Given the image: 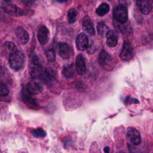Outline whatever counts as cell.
<instances>
[{
    "label": "cell",
    "instance_id": "cell-22",
    "mask_svg": "<svg viewBox=\"0 0 153 153\" xmlns=\"http://www.w3.org/2000/svg\"><path fill=\"white\" fill-rule=\"evenodd\" d=\"M76 11L74 8H70L68 11V20L69 23H74L76 20Z\"/></svg>",
    "mask_w": 153,
    "mask_h": 153
},
{
    "label": "cell",
    "instance_id": "cell-11",
    "mask_svg": "<svg viewBox=\"0 0 153 153\" xmlns=\"http://www.w3.org/2000/svg\"><path fill=\"white\" fill-rule=\"evenodd\" d=\"M37 37L39 42L41 45H44L48 42L50 38V32L45 26H41L39 28Z\"/></svg>",
    "mask_w": 153,
    "mask_h": 153
},
{
    "label": "cell",
    "instance_id": "cell-5",
    "mask_svg": "<svg viewBox=\"0 0 153 153\" xmlns=\"http://www.w3.org/2000/svg\"><path fill=\"white\" fill-rule=\"evenodd\" d=\"M134 56V49L131 44L128 41H124L123 48L120 54L121 59L124 61H128L133 58Z\"/></svg>",
    "mask_w": 153,
    "mask_h": 153
},
{
    "label": "cell",
    "instance_id": "cell-17",
    "mask_svg": "<svg viewBox=\"0 0 153 153\" xmlns=\"http://www.w3.org/2000/svg\"><path fill=\"white\" fill-rule=\"evenodd\" d=\"M82 28L84 31L91 35L95 34V29L93 22L90 20H86L82 23Z\"/></svg>",
    "mask_w": 153,
    "mask_h": 153
},
{
    "label": "cell",
    "instance_id": "cell-30",
    "mask_svg": "<svg viewBox=\"0 0 153 153\" xmlns=\"http://www.w3.org/2000/svg\"><path fill=\"white\" fill-rule=\"evenodd\" d=\"M3 1H4L5 2H10L11 0H3Z\"/></svg>",
    "mask_w": 153,
    "mask_h": 153
},
{
    "label": "cell",
    "instance_id": "cell-10",
    "mask_svg": "<svg viewBox=\"0 0 153 153\" xmlns=\"http://www.w3.org/2000/svg\"><path fill=\"white\" fill-rule=\"evenodd\" d=\"M27 92L32 95H36L42 92L43 87L41 84L35 80L30 81L26 86Z\"/></svg>",
    "mask_w": 153,
    "mask_h": 153
},
{
    "label": "cell",
    "instance_id": "cell-8",
    "mask_svg": "<svg viewBox=\"0 0 153 153\" xmlns=\"http://www.w3.org/2000/svg\"><path fill=\"white\" fill-rule=\"evenodd\" d=\"M56 73L55 71L51 68H47L45 69L44 72L42 74L41 78L42 81L46 84H52L56 79Z\"/></svg>",
    "mask_w": 153,
    "mask_h": 153
},
{
    "label": "cell",
    "instance_id": "cell-3",
    "mask_svg": "<svg viewBox=\"0 0 153 153\" xmlns=\"http://www.w3.org/2000/svg\"><path fill=\"white\" fill-rule=\"evenodd\" d=\"M114 19L120 23H124L128 19V12L127 8L123 5L115 7L112 12Z\"/></svg>",
    "mask_w": 153,
    "mask_h": 153
},
{
    "label": "cell",
    "instance_id": "cell-23",
    "mask_svg": "<svg viewBox=\"0 0 153 153\" xmlns=\"http://www.w3.org/2000/svg\"><path fill=\"white\" fill-rule=\"evenodd\" d=\"M32 134L36 138H38V137L44 138L46 136V132L41 128L33 129L32 131Z\"/></svg>",
    "mask_w": 153,
    "mask_h": 153
},
{
    "label": "cell",
    "instance_id": "cell-7",
    "mask_svg": "<svg viewBox=\"0 0 153 153\" xmlns=\"http://www.w3.org/2000/svg\"><path fill=\"white\" fill-rule=\"evenodd\" d=\"M127 137L129 142L133 145H137L141 142V137L139 131L134 127H128L127 131Z\"/></svg>",
    "mask_w": 153,
    "mask_h": 153
},
{
    "label": "cell",
    "instance_id": "cell-15",
    "mask_svg": "<svg viewBox=\"0 0 153 153\" xmlns=\"http://www.w3.org/2000/svg\"><path fill=\"white\" fill-rule=\"evenodd\" d=\"M138 5L140 12L143 14H148L152 10L149 0H139Z\"/></svg>",
    "mask_w": 153,
    "mask_h": 153
},
{
    "label": "cell",
    "instance_id": "cell-18",
    "mask_svg": "<svg viewBox=\"0 0 153 153\" xmlns=\"http://www.w3.org/2000/svg\"><path fill=\"white\" fill-rule=\"evenodd\" d=\"M75 69L73 63L65 66L62 70V74L66 78L73 77L75 75Z\"/></svg>",
    "mask_w": 153,
    "mask_h": 153
},
{
    "label": "cell",
    "instance_id": "cell-27",
    "mask_svg": "<svg viewBox=\"0 0 153 153\" xmlns=\"http://www.w3.org/2000/svg\"><path fill=\"white\" fill-rule=\"evenodd\" d=\"M120 2L121 5H124L128 4L130 2V0H120Z\"/></svg>",
    "mask_w": 153,
    "mask_h": 153
},
{
    "label": "cell",
    "instance_id": "cell-25",
    "mask_svg": "<svg viewBox=\"0 0 153 153\" xmlns=\"http://www.w3.org/2000/svg\"><path fill=\"white\" fill-rule=\"evenodd\" d=\"M1 88H0V94L2 96H7L9 93V90L7 87L3 84H1Z\"/></svg>",
    "mask_w": 153,
    "mask_h": 153
},
{
    "label": "cell",
    "instance_id": "cell-1",
    "mask_svg": "<svg viewBox=\"0 0 153 153\" xmlns=\"http://www.w3.org/2000/svg\"><path fill=\"white\" fill-rule=\"evenodd\" d=\"M25 57L22 51L17 50L10 54L9 65L14 71L22 70L25 66Z\"/></svg>",
    "mask_w": 153,
    "mask_h": 153
},
{
    "label": "cell",
    "instance_id": "cell-9",
    "mask_svg": "<svg viewBox=\"0 0 153 153\" xmlns=\"http://www.w3.org/2000/svg\"><path fill=\"white\" fill-rule=\"evenodd\" d=\"M15 35L16 36L17 41L22 45L26 44L28 42L29 39L28 33L22 26H19L16 29Z\"/></svg>",
    "mask_w": 153,
    "mask_h": 153
},
{
    "label": "cell",
    "instance_id": "cell-16",
    "mask_svg": "<svg viewBox=\"0 0 153 153\" xmlns=\"http://www.w3.org/2000/svg\"><path fill=\"white\" fill-rule=\"evenodd\" d=\"M106 44L110 47H114L117 45L118 39L115 35L114 32L112 30H109L106 35Z\"/></svg>",
    "mask_w": 153,
    "mask_h": 153
},
{
    "label": "cell",
    "instance_id": "cell-12",
    "mask_svg": "<svg viewBox=\"0 0 153 153\" xmlns=\"http://www.w3.org/2000/svg\"><path fill=\"white\" fill-rule=\"evenodd\" d=\"M76 47L79 51L85 50L88 47V39L86 35L81 33L78 35L76 39Z\"/></svg>",
    "mask_w": 153,
    "mask_h": 153
},
{
    "label": "cell",
    "instance_id": "cell-6",
    "mask_svg": "<svg viewBox=\"0 0 153 153\" xmlns=\"http://www.w3.org/2000/svg\"><path fill=\"white\" fill-rule=\"evenodd\" d=\"M99 61L102 66L108 70H111L113 68V60L112 57L105 50H102L99 54Z\"/></svg>",
    "mask_w": 153,
    "mask_h": 153
},
{
    "label": "cell",
    "instance_id": "cell-28",
    "mask_svg": "<svg viewBox=\"0 0 153 153\" xmlns=\"http://www.w3.org/2000/svg\"><path fill=\"white\" fill-rule=\"evenodd\" d=\"M103 151H104L105 152H109V147H108V146L105 147V148L103 149Z\"/></svg>",
    "mask_w": 153,
    "mask_h": 153
},
{
    "label": "cell",
    "instance_id": "cell-2",
    "mask_svg": "<svg viewBox=\"0 0 153 153\" xmlns=\"http://www.w3.org/2000/svg\"><path fill=\"white\" fill-rule=\"evenodd\" d=\"M28 70L30 75L33 78L40 77L43 73L42 66L37 56L34 54L30 56Z\"/></svg>",
    "mask_w": 153,
    "mask_h": 153
},
{
    "label": "cell",
    "instance_id": "cell-26",
    "mask_svg": "<svg viewBox=\"0 0 153 153\" xmlns=\"http://www.w3.org/2000/svg\"><path fill=\"white\" fill-rule=\"evenodd\" d=\"M126 103H139L138 100L134 99L130 96H128L126 99Z\"/></svg>",
    "mask_w": 153,
    "mask_h": 153
},
{
    "label": "cell",
    "instance_id": "cell-21",
    "mask_svg": "<svg viewBox=\"0 0 153 153\" xmlns=\"http://www.w3.org/2000/svg\"><path fill=\"white\" fill-rule=\"evenodd\" d=\"M3 48L4 50L8 53H10V54L17 50L16 45L13 42L10 41L4 42L3 44Z\"/></svg>",
    "mask_w": 153,
    "mask_h": 153
},
{
    "label": "cell",
    "instance_id": "cell-14",
    "mask_svg": "<svg viewBox=\"0 0 153 153\" xmlns=\"http://www.w3.org/2000/svg\"><path fill=\"white\" fill-rule=\"evenodd\" d=\"M86 66L83 56L78 54L75 60V71L78 75H83L85 72Z\"/></svg>",
    "mask_w": 153,
    "mask_h": 153
},
{
    "label": "cell",
    "instance_id": "cell-29",
    "mask_svg": "<svg viewBox=\"0 0 153 153\" xmlns=\"http://www.w3.org/2000/svg\"><path fill=\"white\" fill-rule=\"evenodd\" d=\"M56 1H57L60 3H64V2H66L68 0H56Z\"/></svg>",
    "mask_w": 153,
    "mask_h": 153
},
{
    "label": "cell",
    "instance_id": "cell-4",
    "mask_svg": "<svg viewBox=\"0 0 153 153\" xmlns=\"http://www.w3.org/2000/svg\"><path fill=\"white\" fill-rule=\"evenodd\" d=\"M58 53L61 57L65 59H69L73 56L74 51L72 48L68 43L61 42L58 44Z\"/></svg>",
    "mask_w": 153,
    "mask_h": 153
},
{
    "label": "cell",
    "instance_id": "cell-19",
    "mask_svg": "<svg viewBox=\"0 0 153 153\" xmlns=\"http://www.w3.org/2000/svg\"><path fill=\"white\" fill-rule=\"evenodd\" d=\"M109 27L104 22H100L97 25V31L98 34L101 36H105L109 30Z\"/></svg>",
    "mask_w": 153,
    "mask_h": 153
},
{
    "label": "cell",
    "instance_id": "cell-20",
    "mask_svg": "<svg viewBox=\"0 0 153 153\" xmlns=\"http://www.w3.org/2000/svg\"><path fill=\"white\" fill-rule=\"evenodd\" d=\"M110 10V7L109 5L106 3V2H103L102 3L96 10V13L97 14H98L100 16H103L107 14Z\"/></svg>",
    "mask_w": 153,
    "mask_h": 153
},
{
    "label": "cell",
    "instance_id": "cell-24",
    "mask_svg": "<svg viewBox=\"0 0 153 153\" xmlns=\"http://www.w3.org/2000/svg\"><path fill=\"white\" fill-rule=\"evenodd\" d=\"M46 56L47 60L50 62H53L56 59V54L53 49L50 48L47 50L46 51Z\"/></svg>",
    "mask_w": 153,
    "mask_h": 153
},
{
    "label": "cell",
    "instance_id": "cell-13",
    "mask_svg": "<svg viewBox=\"0 0 153 153\" xmlns=\"http://www.w3.org/2000/svg\"><path fill=\"white\" fill-rule=\"evenodd\" d=\"M2 8L6 13L13 16L19 17L24 14V11L19 7L14 4L5 5L2 7Z\"/></svg>",
    "mask_w": 153,
    "mask_h": 153
}]
</instances>
